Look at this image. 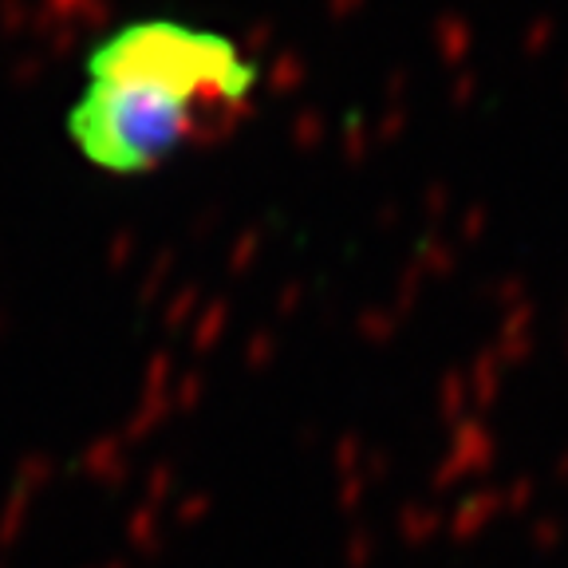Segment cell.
<instances>
[{"instance_id": "obj_1", "label": "cell", "mask_w": 568, "mask_h": 568, "mask_svg": "<svg viewBox=\"0 0 568 568\" xmlns=\"http://www.w3.org/2000/svg\"><path fill=\"white\" fill-rule=\"evenodd\" d=\"M71 139L95 166L139 174L248 106L257 68L217 32L186 24L123 28L88 63Z\"/></svg>"}]
</instances>
